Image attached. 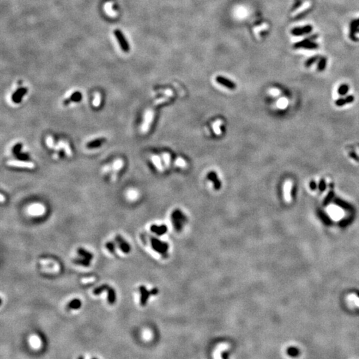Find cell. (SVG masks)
<instances>
[{"instance_id":"cell-37","label":"cell","mask_w":359,"mask_h":359,"mask_svg":"<svg viewBox=\"0 0 359 359\" xmlns=\"http://www.w3.org/2000/svg\"><path fill=\"white\" fill-rule=\"evenodd\" d=\"M325 188H326L325 182L324 180H321L320 182V184H319V188H320V190L321 191H323L325 190Z\"/></svg>"},{"instance_id":"cell-31","label":"cell","mask_w":359,"mask_h":359,"mask_svg":"<svg viewBox=\"0 0 359 359\" xmlns=\"http://www.w3.org/2000/svg\"><path fill=\"white\" fill-rule=\"evenodd\" d=\"M106 248L111 254H114L115 251V244L112 242H108L106 243Z\"/></svg>"},{"instance_id":"cell-6","label":"cell","mask_w":359,"mask_h":359,"mask_svg":"<svg viewBox=\"0 0 359 359\" xmlns=\"http://www.w3.org/2000/svg\"><path fill=\"white\" fill-rule=\"evenodd\" d=\"M115 240L118 243L119 248L121 249L122 251H123L124 254H129L130 251V245L123 237L120 235H117L115 238Z\"/></svg>"},{"instance_id":"cell-28","label":"cell","mask_w":359,"mask_h":359,"mask_svg":"<svg viewBox=\"0 0 359 359\" xmlns=\"http://www.w3.org/2000/svg\"><path fill=\"white\" fill-rule=\"evenodd\" d=\"M74 263L75 264L77 265H80V266H84V267H89L90 266V261H87L86 260L83 259V258H82V259H77L74 261Z\"/></svg>"},{"instance_id":"cell-17","label":"cell","mask_w":359,"mask_h":359,"mask_svg":"<svg viewBox=\"0 0 359 359\" xmlns=\"http://www.w3.org/2000/svg\"><path fill=\"white\" fill-rule=\"evenodd\" d=\"M173 220H174V227L177 230H180L182 227V225H183V223H184V220L182 218V216H180V215L175 214L174 215V219H173Z\"/></svg>"},{"instance_id":"cell-14","label":"cell","mask_w":359,"mask_h":359,"mask_svg":"<svg viewBox=\"0 0 359 359\" xmlns=\"http://www.w3.org/2000/svg\"><path fill=\"white\" fill-rule=\"evenodd\" d=\"M77 254L79 255V256L82 257V258H83V259L86 260L87 261H89L92 260L93 258V255L91 254L90 252L86 250V249L81 248L78 249Z\"/></svg>"},{"instance_id":"cell-1","label":"cell","mask_w":359,"mask_h":359,"mask_svg":"<svg viewBox=\"0 0 359 359\" xmlns=\"http://www.w3.org/2000/svg\"><path fill=\"white\" fill-rule=\"evenodd\" d=\"M150 244L154 250L162 255H166L168 254L169 245L168 243L154 237L150 238Z\"/></svg>"},{"instance_id":"cell-16","label":"cell","mask_w":359,"mask_h":359,"mask_svg":"<svg viewBox=\"0 0 359 359\" xmlns=\"http://www.w3.org/2000/svg\"><path fill=\"white\" fill-rule=\"evenodd\" d=\"M106 291H107L108 293V302L110 304H113L116 301V293H115L114 289L112 287L108 286Z\"/></svg>"},{"instance_id":"cell-20","label":"cell","mask_w":359,"mask_h":359,"mask_svg":"<svg viewBox=\"0 0 359 359\" xmlns=\"http://www.w3.org/2000/svg\"><path fill=\"white\" fill-rule=\"evenodd\" d=\"M123 165H124L123 161L121 159H117L114 161L113 164H112V165L111 166V168L113 171H114L115 172H118L122 168H123Z\"/></svg>"},{"instance_id":"cell-38","label":"cell","mask_w":359,"mask_h":359,"mask_svg":"<svg viewBox=\"0 0 359 359\" xmlns=\"http://www.w3.org/2000/svg\"><path fill=\"white\" fill-rule=\"evenodd\" d=\"M315 60H316V58H315V57H313V58L310 59L309 60L307 61V64H306L307 66H310V65H312V64H313V63H314V62L315 61Z\"/></svg>"},{"instance_id":"cell-32","label":"cell","mask_w":359,"mask_h":359,"mask_svg":"<svg viewBox=\"0 0 359 359\" xmlns=\"http://www.w3.org/2000/svg\"><path fill=\"white\" fill-rule=\"evenodd\" d=\"M348 90H349V87L347 86V85H343L339 88V93L340 94V95H345V94L348 92Z\"/></svg>"},{"instance_id":"cell-24","label":"cell","mask_w":359,"mask_h":359,"mask_svg":"<svg viewBox=\"0 0 359 359\" xmlns=\"http://www.w3.org/2000/svg\"><path fill=\"white\" fill-rule=\"evenodd\" d=\"M354 100V97L352 96H349L348 97H346V98L345 99H339L338 100H337L336 102V105L338 106H343L344 105L348 104V103H351Z\"/></svg>"},{"instance_id":"cell-21","label":"cell","mask_w":359,"mask_h":359,"mask_svg":"<svg viewBox=\"0 0 359 359\" xmlns=\"http://www.w3.org/2000/svg\"><path fill=\"white\" fill-rule=\"evenodd\" d=\"M138 191L135 189H130L127 191L126 197L129 200H136L138 197Z\"/></svg>"},{"instance_id":"cell-29","label":"cell","mask_w":359,"mask_h":359,"mask_svg":"<svg viewBox=\"0 0 359 359\" xmlns=\"http://www.w3.org/2000/svg\"><path fill=\"white\" fill-rule=\"evenodd\" d=\"M175 165L178 167H180V168H184L185 166H187L186 162L182 159V158H178L177 159L175 160Z\"/></svg>"},{"instance_id":"cell-19","label":"cell","mask_w":359,"mask_h":359,"mask_svg":"<svg viewBox=\"0 0 359 359\" xmlns=\"http://www.w3.org/2000/svg\"><path fill=\"white\" fill-rule=\"evenodd\" d=\"M43 206H42L41 204H34L29 208V212L31 214H39L43 212Z\"/></svg>"},{"instance_id":"cell-27","label":"cell","mask_w":359,"mask_h":359,"mask_svg":"<svg viewBox=\"0 0 359 359\" xmlns=\"http://www.w3.org/2000/svg\"><path fill=\"white\" fill-rule=\"evenodd\" d=\"M162 160H163V162L164 164V165H165L166 167L167 168H168L170 165V160H171V158H170V155L168 153H164L162 154Z\"/></svg>"},{"instance_id":"cell-40","label":"cell","mask_w":359,"mask_h":359,"mask_svg":"<svg viewBox=\"0 0 359 359\" xmlns=\"http://www.w3.org/2000/svg\"><path fill=\"white\" fill-rule=\"evenodd\" d=\"M166 100V98H165V99H160V100H158V101L156 102V105H158V104H160V103H162V102H165Z\"/></svg>"},{"instance_id":"cell-5","label":"cell","mask_w":359,"mask_h":359,"mask_svg":"<svg viewBox=\"0 0 359 359\" xmlns=\"http://www.w3.org/2000/svg\"><path fill=\"white\" fill-rule=\"evenodd\" d=\"M7 164L8 166L16 167V168L33 169V168H34V167H35V164L33 162H25V161H21V160H10V161H8Z\"/></svg>"},{"instance_id":"cell-15","label":"cell","mask_w":359,"mask_h":359,"mask_svg":"<svg viewBox=\"0 0 359 359\" xmlns=\"http://www.w3.org/2000/svg\"><path fill=\"white\" fill-rule=\"evenodd\" d=\"M152 161H153L154 165L156 166V169L159 170V171L163 172L164 168L162 164V161H161L159 156H158V155H153V156H152Z\"/></svg>"},{"instance_id":"cell-18","label":"cell","mask_w":359,"mask_h":359,"mask_svg":"<svg viewBox=\"0 0 359 359\" xmlns=\"http://www.w3.org/2000/svg\"><path fill=\"white\" fill-rule=\"evenodd\" d=\"M222 121L221 120H215L212 124V129L214 130V132L216 135H220L221 134V126L222 125Z\"/></svg>"},{"instance_id":"cell-25","label":"cell","mask_w":359,"mask_h":359,"mask_svg":"<svg viewBox=\"0 0 359 359\" xmlns=\"http://www.w3.org/2000/svg\"><path fill=\"white\" fill-rule=\"evenodd\" d=\"M108 287V285L107 284H103L99 286V287L95 288V289L93 290V293L94 295H99L100 293H102L103 291H106Z\"/></svg>"},{"instance_id":"cell-41","label":"cell","mask_w":359,"mask_h":359,"mask_svg":"<svg viewBox=\"0 0 359 359\" xmlns=\"http://www.w3.org/2000/svg\"><path fill=\"white\" fill-rule=\"evenodd\" d=\"M1 202H4V196H3L2 194H1Z\"/></svg>"},{"instance_id":"cell-39","label":"cell","mask_w":359,"mask_h":359,"mask_svg":"<svg viewBox=\"0 0 359 359\" xmlns=\"http://www.w3.org/2000/svg\"><path fill=\"white\" fill-rule=\"evenodd\" d=\"M310 187H311V188L312 190H315V188H316V184H315V182H311V184H310Z\"/></svg>"},{"instance_id":"cell-4","label":"cell","mask_w":359,"mask_h":359,"mask_svg":"<svg viewBox=\"0 0 359 359\" xmlns=\"http://www.w3.org/2000/svg\"><path fill=\"white\" fill-rule=\"evenodd\" d=\"M114 34L115 37L117 39L118 43H119L122 50L124 51V52H129L130 50V45L126 39L124 37L123 33L120 29H115Z\"/></svg>"},{"instance_id":"cell-13","label":"cell","mask_w":359,"mask_h":359,"mask_svg":"<svg viewBox=\"0 0 359 359\" xmlns=\"http://www.w3.org/2000/svg\"><path fill=\"white\" fill-rule=\"evenodd\" d=\"M297 47H303L307 49H315L317 47V44L312 43L309 39H305V41L298 43L295 45Z\"/></svg>"},{"instance_id":"cell-9","label":"cell","mask_w":359,"mask_h":359,"mask_svg":"<svg viewBox=\"0 0 359 359\" xmlns=\"http://www.w3.org/2000/svg\"><path fill=\"white\" fill-rule=\"evenodd\" d=\"M55 149L56 151H59L61 150V149H63V150H65V154L67 155L68 156H71V155H72V152L71 150V148H70L68 143L66 142H63V141L59 142L58 144H57L56 147H55Z\"/></svg>"},{"instance_id":"cell-8","label":"cell","mask_w":359,"mask_h":359,"mask_svg":"<svg viewBox=\"0 0 359 359\" xmlns=\"http://www.w3.org/2000/svg\"><path fill=\"white\" fill-rule=\"evenodd\" d=\"M312 27L311 25H306L303 27H297L292 30L291 33L294 35H302L304 34H307L311 31Z\"/></svg>"},{"instance_id":"cell-30","label":"cell","mask_w":359,"mask_h":359,"mask_svg":"<svg viewBox=\"0 0 359 359\" xmlns=\"http://www.w3.org/2000/svg\"><path fill=\"white\" fill-rule=\"evenodd\" d=\"M46 144L47 147L50 149H53L55 147L54 145L53 138L51 136H49L46 138Z\"/></svg>"},{"instance_id":"cell-7","label":"cell","mask_w":359,"mask_h":359,"mask_svg":"<svg viewBox=\"0 0 359 359\" xmlns=\"http://www.w3.org/2000/svg\"><path fill=\"white\" fill-rule=\"evenodd\" d=\"M215 80H216V81L219 84L224 85V87H226L230 89H234L236 87V84L234 83L233 81L227 79L224 77H221V76H218V77L215 78Z\"/></svg>"},{"instance_id":"cell-36","label":"cell","mask_w":359,"mask_h":359,"mask_svg":"<svg viewBox=\"0 0 359 359\" xmlns=\"http://www.w3.org/2000/svg\"><path fill=\"white\" fill-rule=\"evenodd\" d=\"M350 298H351V299H352V301H354L356 305L359 307V298L357 296H356L355 295H351L350 296Z\"/></svg>"},{"instance_id":"cell-10","label":"cell","mask_w":359,"mask_h":359,"mask_svg":"<svg viewBox=\"0 0 359 359\" xmlns=\"http://www.w3.org/2000/svg\"><path fill=\"white\" fill-rule=\"evenodd\" d=\"M292 183L291 181H286L283 187V194L285 200L287 202H289L291 199V191Z\"/></svg>"},{"instance_id":"cell-34","label":"cell","mask_w":359,"mask_h":359,"mask_svg":"<svg viewBox=\"0 0 359 359\" xmlns=\"http://www.w3.org/2000/svg\"><path fill=\"white\" fill-rule=\"evenodd\" d=\"M333 196H334V193L333 192V191H330V192L328 194V195L326 196V197H325V198L324 203H327L328 202H329L331 200V199H332L333 197Z\"/></svg>"},{"instance_id":"cell-22","label":"cell","mask_w":359,"mask_h":359,"mask_svg":"<svg viewBox=\"0 0 359 359\" xmlns=\"http://www.w3.org/2000/svg\"><path fill=\"white\" fill-rule=\"evenodd\" d=\"M81 304L82 303L80 299H74L68 304V307L71 309H79L81 308Z\"/></svg>"},{"instance_id":"cell-23","label":"cell","mask_w":359,"mask_h":359,"mask_svg":"<svg viewBox=\"0 0 359 359\" xmlns=\"http://www.w3.org/2000/svg\"><path fill=\"white\" fill-rule=\"evenodd\" d=\"M81 97H82V95H81V93H79V92H75V93H73L72 95H71V96H70L69 98H68L67 99L65 100V102L67 103V102H71V101L77 102V101H79V100H80L81 99Z\"/></svg>"},{"instance_id":"cell-2","label":"cell","mask_w":359,"mask_h":359,"mask_svg":"<svg viewBox=\"0 0 359 359\" xmlns=\"http://www.w3.org/2000/svg\"><path fill=\"white\" fill-rule=\"evenodd\" d=\"M139 291L141 293V303L142 306H144L147 304L148 299L150 295H155L158 293V289L156 288H154L150 291H148L147 287L144 285H141L139 287Z\"/></svg>"},{"instance_id":"cell-3","label":"cell","mask_w":359,"mask_h":359,"mask_svg":"<svg viewBox=\"0 0 359 359\" xmlns=\"http://www.w3.org/2000/svg\"><path fill=\"white\" fill-rule=\"evenodd\" d=\"M154 118V112L153 110H148L146 111L144 114V120H143L141 126V132L143 134H146L150 129L151 124L153 123Z\"/></svg>"},{"instance_id":"cell-33","label":"cell","mask_w":359,"mask_h":359,"mask_svg":"<svg viewBox=\"0 0 359 359\" xmlns=\"http://www.w3.org/2000/svg\"><path fill=\"white\" fill-rule=\"evenodd\" d=\"M100 97L99 96V95H96L95 96V99L93 100V105L94 106H95V107H98L100 105Z\"/></svg>"},{"instance_id":"cell-12","label":"cell","mask_w":359,"mask_h":359,"mask_svg":"<svg viewBox=\"0 0 359 359\" xmlns=\"http://www.w3.org/2000/svg\"><path fill=\"white\" fill-rule=\"evenodd\" d=\"M151 231L153 232H154V233H156L157 236H162L164 234H165L167 232V227L166 226H156V225H153V226H152L151 228H150Z\"/></svg>"},{"instance_id":"cell-11","label":"cell","mask_w":359,"mask_h":359,"mask_svg":"<svg viewBox=\"0 0 359 359\" xmlns=\"http://www.w3.org/2000/svg\"><path fill=\"white\" fill-rule=\"evenodd\" d=\"M27 92V89H26L25 87L20 88V89H17L13 94V96H12V99H13V101L16 102H19L21 100V99H22V97L25 95Z\"/></svg>"},{"instance_id":"cell-26","label":"cell","mask_w":359,"mask_h":359,"mask_svg":"<svg viewBox=\"0 0 359 359\" xmlns=\"http://www.w3.org/2000/svg\"><path fill=\"white\" fill-rule=\"evenodd\" d=\"M105 138H97L96 140H94L92 142H90L89 143H88L87 144V147H90V148H94V147H96L99 146L101 143L105 141Z\"/></svg>"},{"instance_id":"cell-35","label":"cell","mask_w":359,"mask_h":359,"mask_svg":"<svg viewBox=\"0 0 359 359\" xmlns=\"http://www.w3.org/2000/svg\"><path fill=\"white\" fill-rule=\"evenodd\" d=\"M325 64H326V59H322V60H321L320 63L319 64V69L321 70H323L325 67Z\"/></svg>"}]
</instances>
